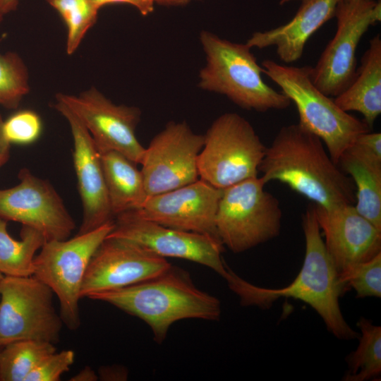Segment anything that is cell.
Wrapping results in <instances>:
<instances>
[{"instance_id":"cell-40","label":"cell","mask_w":381,"mask_h":381,"mask_svg":"<svg viewBox=\"0 0 381 381\" xmlns=\"http://www.w3.org/2000/svg\"><path fill=\"white\" fill-rule=\"evenodd\" d=\"M345 1H353V0H345ZM365 1H370V0H365Z\"/></svg>"},{"instance_id":"cell-20","label":"cell","mask_w":381,"mask_h":381,"mask_svg":"<svg viewBox=\"0 0 381 381\" xmlns=\"http://www.w3.org/2000/svg\"><path fill=\"white\" fill-rule=\"evenodd\" d=\"M344 111H355L363 116L371 129L381 113V38L380 34L370 40L361 65L351 83L334 97Z\"/></svg>"},{"instance_id":"cell-7","label":"cell","mask_w":381,"mask_h":381,"mask_svg":"<svg viewBox=\"0 0 381 381\" xmlns=\"http://www.w3.org/2000/svg\"><path fill=\"white\" fill-rule=\"evenodd\" d=\"M199 178L219 189L258 176L266 147L253 126L236 113L217 117L204 135Z\"/></svg>"},{"instance_id":"cell-28","label":"cell","mask_w":381,"mask_h":381,"mask_svg":"<svg viewBox=\"0 0 381 381\" xmlns=\"http://www.w3.org/2000/svg\"><path fill=\"white\" fill-rule=\"evenodd\" d=\"M344 291L352 288L356 298L381 297V253L369 260L356 264L338 274Z\"/></svg>"},{"instance_id":"cell-39","label":"cell","mask_w":381,"mask_h":381,"mask_svg":"<svg viewBox=\"0 0 381 381\" xmlns=\"http://www.w3.org/2000/svg\"><path fill=\"white\" fill-rule=\"evenodd\" d=\"M3 17H4V15H2V14L0 13V24H1V23L2 22Z\"/></svg>"},{"instance_id":"cell-25","label":"cell","mask_w":381,"mask_h":381,"mask_svg":"<svg viewBox=\"0 0 381 381\" xmlns=\"http://www.w3.org/2000/svg\"><path fill=\"white\" fill-rule=\"evenodd\" d=\"M361 334L356 351L346 357L345 381H365L381 373V327L361 317L357 322Z\"/></svg>"},{"instance_id":"cell-22","label":"cell","mask_w":381,"mask_h":381,"mask_svg":"<svg viewBox=\"0 0 381 381\" xmlns=\"http://www.w3.org/2000/svg\"><path fill=\"white\" fill-rule=\"evenodd\" d=\"M101 160L114 217L140 208L147 195L137 164L116 151L101 154Z\"/></svg>"},{"instance_id":"cell-21","label":"cell","mask_w":381,"mask_h":381,"mask_svg":"<svg viewBox=\"0 0 381 381\" xmlns=\"http://www.w3.org/2000/svg\"><path fill=\"white\" fill-rule=\"evenodd\" d=\"M338 165L353 182L355 208L381 230V162L352 145L341 155Z\"/></svg>"},{"instance_id":"cell-14","label":"cell","mask_w":381,"mask_h":381,"mask_svg":"<svg viewBox=\"0 0 381 381\" xmlns=\"http://www.w3.org/2000/svg\"><path fill=\"white\" fill-rule=\"evenodd\" d=\"M18 178L16 186L0 189V218L30 226L46 241L68 238L75 223L51 183L26 168Z\"/></svg>"},{"instance_id":"cell-33","label":"cell","mask_w":381,"mask_h":381,"mask_svg":"<svg viewBox=\"0 0 381 381\" xmlns=\"http://www.w3.org/2000/svg\"><path fill=\"white\" fill-rule=\"evenodd\" d=\"M4 121L0 114V168L10 157L11 143L5 138L3 132Z\"/></svg>"},{"instance_id":"cell-24","label":"cell","mask_w":381,"mask_h":381,"mask_svg":"<svg viewBox=\"0 0 381 381\" xmlns=\"http://www.w3.org/2000/svg\"><path fill=\"white\" fill-rule=\"evenodd\" d=\"M56 351L54 344L38 340H20L0 350V381H25L49 355Z\"/></svg>"},{"instance_id":"cell-36","label":"cell","mask_w":381,"mask_h":381,"mask_svg":"<svg viewBox=\"0 0 381 381\" xmlns=\"http://www.w3.org/2000/svg\"><path fill=\"white\" fill-rule=\"evenodd\" d=\"M191 0H156V3L167 5H179L189 2Z\"/></svg>"},{"instance_id":"cell-10","label":"cell","mask_w":381,"mask_h":381,"mask_svg":"<svg viewBox=\"0 0 381 381\" xmlns=\"http://www.w3.org/2000/svg\"><path fill=\"white\" fill-rule=\"evenodd\" d=\"M337 30L311 67L314 85L324 94L337 97L353 81L356 73V49L370 26L381 19L380 1L341 0L335 16Z\"/></svg>"},{"instance_id":"cell-31","label":"cell","mask_w":381,"mask_h":381,"mask_svg":"<svg viewBox=\"0 0 381 381\" xmlns=\"http://www.w3.org/2000/svg\"><path fill=\"white\" fill-rule=\"evenodd\" d=\"M370 157L381 162V133L370 131L360 135L353 144Z\"/></svg>"},{"instance_id":"cell-35","label":"cell","mask_w":381,"mask_h":381,"mask_svg":"<svg viewBox=\"0 0 381 381\" xmlns=\"http://www.w3.org/2000/svg\"><path fill=\"white\" fill-rule=\"evenodd\" d=\"M18 4V0H0V13L6 15L14 11Z\"/></svg>"},{"instance_id":"cell-29","label":"cell","mask_w":381,"mask_h":381,"mask_svg":"<svg viewBox=\"0 0 381 381\" xmlns=\"http://www.w3.org/2000/svg\"><path fill=\"white\" fill-rule=\"evenodd\" d=\"M42 130L40 116L28 109L15 113L3 123L4 135L11 144H31L39 138Z\"/></svg>"},{"instance_id":"cell-27","label":"cell","mask_w":381,"mask_h":381,"mask_svg":"<svg viewBox=\"0 0 381 381\" xmlns=\"http://www.w3.org/2000/svg\"><path fill=\"white\" fill-rule=\"evenodd\" d=\"M30 90L28 68L14 52L0 54V105L16 109Z\"/></svg>"},{"instance_id":"cell-15","label":"cell","mask_w":381,"mask_h":381,"mask_svg":"<svg viewBox=\"0 0 381 381\" xmlns=\"http://www.w3.org/2000/svg\"><path fill=\"white\" fill-rule=\"evenodd\" d=\"M171 265L128 240L106 237L87 265L81 297L116 289L156 277Z\"/></svg>"},{"instance_id":"cell-26","label":"cell","mask_w":381,"mask_h":381,"mask_svg":"<svg viewBox=\"0 0 381 381\" xmlns=\"http://www.w3.org/2000/svg\"><path fill=\"white\" fill-rule=\"evenodd\" d=\"M67 27L66 52L73 54L97 21L99 8L92 0H47Z\"/></svg>"},{"instance_id":"cell-17","label":"cell","mask_w":381,"mask_h":381,"mask_svg":"<svg viewBox=\"0 0 381 381\" xmlns=\"http://www.w3.org/2000/svg\"><path fill=\"white\" fill-rule=\"evenodd\" d=\"M54 108L67 120L73 136V161L83 206V219L77 234H81L114 221L101 155L88 131L64 103L56 100Z\"/></svg>"},{"instance_id":"cell-30","label":"cell","mask_w":381,"mask_h":381,"mask_svg":"<svg viewBox=\"0 0 381 381\" xmlns=\"http://www.w3.org/2000/svg\"><path fill=\"white\" fill-rule=\"evenodd\" d=\"M74 359L75 353L72 350L56 351L44 358L25 381H59L61 376L70 370Z\"/></svg>"},{"instance_id":"cell-18","label":"cell","mask_w":381,"mask_h":381,"mask_svg":"<svg viewBox=\"0 0 381 381\" xmlns=\"http://www.w3.org/2000/svg\"><path fill=\"white\" fill-rule=\"evenodd\" d=\"M314 207L325 248L338 274L381 253V230L361 215L354 205Z\"/></svg>"},{"instance_id":"cell-4","label":"cell","mask_w":381,"mask_h":381,"mask_svg":"<svg viewBox=\"0 0 381 381\" xmlns=\"http://www.w3.org/2000/svg\"><path fill=\"white\" fill-rule=\"evenodd\" d=\"M200 40L206 56L198 85L202 90L225 95L241 108L258 112L289 107L290 99L268 85L262 68L246 44L222 39L202 31Z\"/></svg>"},{"instance_id":"cell-13","label":"cell","mask_w":381,"mask_h":381,"mask_svg":"<svg viewBox=\"0 0 381 381\" xmlns=\"http://www.w3.org/2000/svg\"><path fill=\"white\" fill-rule=\"evenodd\" d=\"M107 237L134 242L162 258H176L207 267L224 279L228 271L222 257L223 245L212 236L167 227L143 219L133 211L118 214Z\"/></svg>"},{"instance_id":"cell-1","label":"cell","mask_w":381,"mask_h":381,"mask_svg":"<svg viewBox=\"0 0 381 381\" xmlns=\"http://www.w3.org/2000/svg\"><path fill=\"white\" fill-rule=\"evenodd\" d=\"M302 228L306 243L303 262L296 277L287 286L281 289L257 286L238 276L229 267L224 279L243 306L265 309L280 298L298 299L310 306L337 339L358 338V333L347 324L340 309L339 299L345 291L325 248L314 204L303 214Z\"/></svg>"},{"instance_id":"cell-12","label":"cell","mask_w":381,"mask_h":381,"mask_svg":"<svg viewBox=\"0 0 381 381\" xmlns=\"http://www.w3.org/2000/svg\"><path fill=\"white\" fill-rule=\"evenodd\" d=\"M56 100L81 121L100 155L116 151L140 164L145 147L135 134L141 116L138 107L115 104L95 87L78 95L58 93Z\"/></svg>"},{"instance_id":"cell-3","label":"cell","mask_w":381,"mask_h":381,"mask_svg":"<svg viewBox=\"0 0 381 381\" xmlns=\"http://www.w3.org/2000/svg\"><path fill=\"white\" fill-rule=\"evenodd\" d=\"M88 298L106 302L141 319L159 344L166 338L170 326L178 320H217L221 315L219 300L198 289L186 272L172 265L149 280L96 293Z\"/></svg>"},{"instance_id":"cell-23","label":"cell","mask_w":381,"mask_h":381,"mask_svg":"<svg viewBox=\"0 0 381 381\" xmlns=\"http://www.w3.org/2000/svg\"><path fill=\"white\" fill-rule=\"evenodd\" d=\"M7 222L0 218V272L4 276H31L35 253L46 240L40 231L28 226H22L21 240H16L7 231Z\"/></svg>"},{"instance_id":"cell-8","label":"cell","mask_w":381,"mask_h":381,"mask_svg":"<svg viewBox=\"0 0 381 381\" xmlns=\"http://www.w3.org/2000/svg\"><path fill=\"white\" fill-rule=\"evenodd\" d=\"M114 226V221L65 240L46 241L34 258L33 276L56 296L59 314L71 330L80 325L79 301L90 260Z\"/></svg>"},{"instance_id":"cell-34","label":"cell","mask_w":381,"mask_h":381,"mask_svg":"<svg viewBox=\"0 0 381 381\" xmlns=\"http://www.w3.org/2000/svg\"><path fill=\"white\" fill-rule=\"evenodd\" d=\"M99 378L90 367H85L77 375L72 377L71 380L75 381H96Z\"/></svg>"},{"instance_id":"cell-19","label":"cell","mask_w":381,"mask_h":381,"mask_svg":"<svg viewBox=\"0 0 381 381\" xmlns=\"http://www.w3.org/2000/svg\"><path fill=\"white\" fill-rule=\"evenodd\" d=\"M341 0H302L294 18L286 24L253 33L246 44L250 48L274 47L279 59L291 64L300 59L310 37L335 16Z\"/></svg>"},{"instance_id":"cell-37","label":"cell","mask_w":381,"mask_h":381,"mask_svg":"<svg viewBox=\"0 0 381 381\" xmlns=\"http://www.w3.org/2000/svg\"><path fill=\"white\" fill-rule=\"evenodd\" d=\"M296 1V0H279V4L280 5H284L285 4H287L290 1Z\"/></svg>"},{"instance_id":"cell-32","label":"cell","mask_w":381,"mask_h":381,"mask_svg":"<svg viewBox=\"0 0 381 381\" xmlns=\"http://www.w3.org/2000/svg\"><path fill=\"white\" fill-rule=\"evenodd\" d=\"M100 8L103 6L111 4H127L135 6L143 16L151 13L156 0H92Z\"/></svg>"},{"instance_id":"cell-9","label":"cell","mask_w":381,"mask_h":381,"mask_svg":"<svg viewBox=\"0 0 381 381\" xmlns=\"http://www.w3.org/2000/svg\"><path fill=\"white\" fill-rule=\"evenodd\" d=\"M52 290L35 276H4L0 284V346L20 340L56 344L63 320Z\"/></svg>"},{"instance_id":"cell-38","label":"cell","mask_w":381,"mask_h":381,"mask_svg":"<svg viewBox=\"0 0 381 381\" xmlns=\"http://www.w3.org/2000/svg\"><path fill=\"white\" fill-rule=\"evenodd\" d=\"M3 278H4V275L0 272V284H1V281L3 279Z\"/></svg>"},{"instance_id":"cell-6","label":"cell","mask_w":381,"mask_h":381,"mask_svg":"<svg viewBox=\"0 0 381 381\" xmlns=\"http://www.w3.org/2000/svg\"><path fill=\"white\" fill-rule=\"evenodd\" d=\"M261 176L222 189L215 217L218 237L239 253L279 235L282 212L278 199L265 189Z\"/></svg>"},{"instance_id":"cell-41","label":"cell","mask_w":381,"mask_h":381,"mask_svg":"<svg viewBox=\"0 0 381 381\" xmlns=\"http://www.w3.org/2000/svg\"><path fill=\"white\" fill-rule=\"evenodd\" d=\"M1 347H2V346H0V350H1Z\"/></svg>"},{"instance_id":"cell-11","label":"cell","mask_w":381,"mask_h":381,"mask_svg":"<svg viewBox=\"0 0 381 381\" xmlns=\"http://www.w3.org/2000/svg\"><path fill=\"white\" fill-rule=\"evenodd\" d=\"M204 135L185 121L168 123L145 147L141 161L147 198L174 190L199 179L198 159Z\"/></svg>"},{"instance_id":"cell-16","label":"cell","mask_w":381,"mask_h":381,"mask_svg":"<svg viewBox=\"0 0 381 381\" xmlns=\"http://www.w3.org/2000/svg\"><path fill=\"white\" fill-rule=\"evenodd\" d=\"M222 193V189L199 179L150 196L140 208L131 211L143 219L167 227L206 234L219 240L215 217Z\"/></svg>"},{"instance_id":"cell-2","label":"cell","mask_w":381,"mask_h":381,"mask_svg":"<svg viewBox=\"0 0 381 381\" xmlns=\"http://www.w3.org/2000/svg\"><path fill=\"white\" fill-rule=\"evenodd\" d=\"M258 170L266 183H282L323 208L356 201L352 179L333 162L322 140L298 123L279 129Z\"/></svg>"},{"instance_id":"cell-5","label":"cell","mask_w":381,"mask_h":381,"mask_svg":"<svg viewBox=\"0 0 381 381\" xmlns=\"http://www.w3.org/2000/svg\"><path fill=\"white\" fill-rule=\"evenodd\" d=\"M261 65L263 73L295 104L298 123L322 140L335 164L360 135L371 131L314 85L311 66L279 64L271 59L264 60Z\"/></svg>"}]
</instances>
